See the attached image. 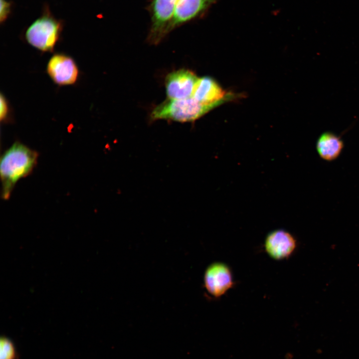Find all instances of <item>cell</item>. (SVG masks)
<instances>
[{
  "instance_id": "1",
  "label": "cell",
  "mask_w": 359,
  "mask_h": 359,
  "mask_svg": "<svg viewBox=\"0 0 359 359\" xmlns=\"http://www.w3.org/2000/svg\"><path fill=\"white\" fill-rule=\"evenodd\" d=\"M38 157L37 152L18 141L3 153L0 165L2 199H9L17 181L32 173Z\"/></svg>"
},
{
  "instance_id": "2",
  "label": "cell",
  "mask_w": 359,
  "mask_h": 359,
  "mask_svg": "<svg viewBox=\"0 0 359 359\" xmlns=\"http://www.w3.org/2000/svg\"><path fill=\"white\" fill-rule=\"evenodd\" d=\"M63 21L56 18L47 5L41 15L31 23L24 33L27 42L42 52H52L60 39Z\"/></svg>"
},
{
  "instance_id": "3",
  "label": "cell",
  "mask_w": 359,
  "mask_h": 359,
  "mask_svg": "<svg viewBox=\"0 0 359 359\" xmlns=\"http://www.w3.org/2000/svg\"><path fill=\"white\" fill-rule=\"evenodd\" d=\"M215 108L202 104L192 97L175 100H166L152 111V120H170L180 122L194 121Z\"/></svg>"
},
{
  "instance_id": "4",
  "label": "cell",
  "mask_w": 359,
  "mask_h": 359,
  "mask_svg": "<svg viewBox=\"0 0 359 359\" xmlns=\"http://www.w3.org/2000/svg\"><path fill=\"white\" fill-rule=\"evenodd\" d=\"M46 72L53 82L59 86L74 84L79 76V70L75 60L63 53H57L49 59Z\"/></svg>"
},
{
  "instance_id": "5",
  "label": "cell",
  "mask_w": 359,
  "mask_h": 359,
  "mask_svg": "<svg viewBox=\"0 0 359 359\" xmlns=\"http://www.w3.org/2000/svg\"><path fill=\"white\" fill-rule=\"evenodd\" d=\"M178 0H153L150 6L152 25L149 39L157 43L169 32Z\"/></svg>"
},
{
  "instance_id": "6",
  "label": "cell",
  "mask_w": 359,
  "mask_h": 359,
  "mask_svg": "<svg viewBox=\"0 0 359 359\" xmlns=\"http://www.w3.org/2000/svg\"><path fill=\"white\" fill-rule=\"evenodd\" d=\"M230 268L225 264L215 262L210 265L204 274V287L211 296L219 298L233 285Z\"/></svg>"
},
{
  "instance_id": "7",
  "label": "cell",
  "mask_w": 359,
  "mask_h": 359,
  "mask_svg": "<svg viewBox=\"0 0 359 359\" xmlns=\"http://www.w3.org/2000/svg\"><path fill=\"white\" fill-rule=\"evenodd\" d=\"M198 78L188 69H181L169 73L165 79L168 99L180 100L191 97Z\"/></svg>"
},
{
  "instance_id": "8",
  "label": "cell",
  "mask_w": 359,
  "mask_h": 359,
  "mask_svg": "<svg viewBox=\"0 0 359 359\" xmlns=\"http://www.w3.org/2000/svg\"><path fill=\"white\" fill-rule=\"evenodd\" d=\"M233 95L225 92L212 78L204 76L198 78L191 97L199 103L215 107L231 100Z\"/></svg>"
},
{
  "instance_id": "9",
  "label": "cell",
  "mask_w": 359,
  "mask_h": 359,
  "mask_svg": "<svg viewBox=\"0 0 359 359\" xmlns=\"http://www.w3.org/2000/svg\"><path fill=\"white\" fill-rule=\"evenodd\" d=\"M297 245L295 237L284 229H277L269 233L264 242L265 249L272 258L283 260L295 251Z\"/></svg>"
},
{
  "instance_id": "10",
  "label": "cell",
  "mask_w": 359,
  "mask_h": 359,
  "mask_svg": "<svg viewBox=\"0 0 359 359\" xmlns=\"http://www.w3.org/2000/svg\"><path fill=\"white\" fill-rule=\"evenodd\" d=\"M214 2L215 0H178L169 32L200 16Z\"/></svg>"
},
{
  "instance_id": "11",
  "label": "cell",
  "mask_w": 359,
  "mask_h": 359,
  "mask_svg": "<svg viewBox=\"0 0 359 359\" xmlns=\"http://www.w3.org/2000/svg\"><path fill=\"white\" fill-rule=\"evenodd\" d=\"M344 147L343 141L340 137L333 133H323L318 139L316 150L323 160L331 162L337 159Z\"/></svg>"
},
{
  "instance_id": "12",
  "label": "cell",
  "mask_w": 359,
  "mask_h": 359,
  "mask_svg": "<svg viewBox=\"0 0 359 359\" xmlns=\"http://www.w3.org/2000/svg\"><path fill=\"white\" fill-rule=\"evenodd\" d=\"M16 351L12 342L7 337L0 339V359H15Z\"/></svg>"
},
{
  "instance_id": "13",
  "label": "cell",
  "mask_w": 359,
  "mask_h": 359,
  "mask_svg": "<svg viewBox=\"0 0 359 359\" xmlns=\"http://www.w3.org/2000/svg\"><path fill=\"white\" fill-rule=\"evenodd\" d=\"M0 120L1 123H8L11 120V110L8 100L2 94L0 96Z\"/></svg>"
},
{
  "instance_id": "14",
  "label": "cell",
  "mask_w": 359,
  "mask_h": 359,
  "mask_svg": "<svg viewBox=\"0 0 359 359\" xmlns=\"http://www.w3.org/2000/svg\"><path fill=\"white\" fill-rule=\"evenodd\" d=\"M12 8V3L6 0H0V21L5 22L9 16Z\"/></svg>"
}]
</instances>
